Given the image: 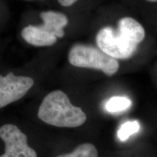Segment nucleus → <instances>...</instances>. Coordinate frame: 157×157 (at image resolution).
<instances>
[{
	"label": "nucleus",
	"instance_id": "obj_1",
	"mask_svg": "<svg viewBox=\"0 0 157 157\" xmlns=\"http://www.w3.org/2000/svg\"><path fill=\"white\" fill-rule=\"evenodd\" d=\"M146 32L140 23L129 17L121 18L117 28L105 26L96 36L98 48L115 59L126 60L136 52Z\"/></svg>",
	"mask_w": 157,
	"mask_h": 157
},
{
	"label": "nucleus",
	"instance_id": "obj_2",
	"mask_svg": "<svg viewBox=\"0 0 157 157\" xmlns=\"http://www.w3.org/2000/svg\"><path fill=\"white\" fill-rule=\"evenodd\" d=\"M38 117L48 124L68 128L82 126L87 120V115L81 108L74 106L61 90L45 96L39 108Z\"/></svg>",
	"mask_w": 157,
	"mask_h": 157
},
{
	"label": "nucleus",
	"instance_id": "obj_3",
	"mask_svg": "<svg viewBox=\"0 0 157 157\" xmlns=\"http://www.w3.org/2000/svg\"><path fill=\"white\" fill-rule=\"evenodd\" d=\"M68 61L76 67L101 71L109 76L114 75L119 68L117 59L105 53L100 48L83 44H76L71 48Z\"/></svg>",
	"mask_w": 157,
	"mask_h": 157
},
{
	"label": "nucleus",
	"instance_id": "obj_4",
	"mask_svg": "<svg viewBox=\"0 0 157 157\" xmlns=\"http://www.w3.org/2000/svg\"><path fill=\"white\" fill-rule=\"evenodd\" d=\"M0 137L5 143V153L0 157H37L28 144V137L17 126L7 124L0 127Z\"/></svg>",
	"mask_w": 157,
	"mask_h": 157
},
{
	"label": "nucleus",
	"instance_id": "obj_5",
	"mask_svg": "<svg viewBox=\"0 0 157 157\" xmlns=\"http://www.w3.org/2000/svg\"><path fill=\"white\" fill-rule=\"evenodd\" d=\"M34 84L29 76H15L12 72L0 75V109L22 98Z\"/></svg>",
	"mask_w": 157,
	"mask_h": 157
},
{
	"label": "nucleus",
	"instance_id": "obj_6",
	"mask_svg": "<svg viewBox=\"0 0 157 157\" xmlns=\"http://www.w3.org/2000/svg\"><path fill=\"white\" fill-rule=\"evenodd\" d=\"M21 35L25 42L36 47L51 46L57 42V37L45 31L42 25H29L23 29Z\"/></svg>",
	"mask_w": 157,
	"mask_h": 157
},
{
	"label": "nucleus",
	"instance_id": "obj_7",
	"mask_svg": "<svg viewBox=\"0 0 157 157\" xmlns=\"http://www.w3.org/2000/svg\"><path fill=\"white\" fill-rule=\"evenodd\" d=\"M40 17L44 22L42 27L45 31L54 35L57 38L64 36L63 28L68 23V17L66 15L58 12L48 11L41 13Z\"/></svg>",
	"mask_w": 157,
	"mask_h": 157
},
{
	"label": "nucleus",
	"instance_id": "obj_8",
	"mask_svg": "<svg viewBox=\"0 0 157 157\" xmlns=\"http://www.w3.org/2000/svg\"><path fill=\"white\" fill-rule=\"evenodd\" d=\"M132 105V101L125 97L116 96L110 98L105 103V109L110 113H120L128 109Z\"/></svg>",
	"mask_w": 157,
	"mask_h": 157
},
{
	"label": "nucleus",
	"instance_id": "obj_9",
	"mask_svg": "<svg viewBox=\"0 0 157 157\" xmlns=\"http://www.w3.org/2000/svg\"><path fill=\"white\" fill-rule=\"evenodd\" d=\"M57 157H98V151L93 144L86 143L76 147L71 153Z\"/></svg>",
	"mask_w": 157,
	"mask_h": 157
},
{
	"label": "nucleus",
	"instance_id": "obj_10",
	"mask_svg": "<svg viewBox=\"0 0 157 157\" xmlns=\"http://www.w3.org/2000/svg\"><path fill=\"white\" fill-rule=\"evenodd\" d=\"M140 130V124L137 121H129L123 124L117 132L118 137L121 141L126 140L131 135Z\"/></svg>",
	"mask_w": 157,
	"mask_h": 157
},
{
	"label": "nucleus",
	"instance_id": "obj_11",
	"mask_svg": "<svg viewBox=\"0 0 157 157\" xmlns=\"http://www.w3.org/2000/svg\"><path fill=\"white\" fill-rule=\"evenodd\" d=\"M58 1L63 7H69L76 3L78 0H58Z\"/></svg>",
	"mask_w": 157,
	"mask_h": 157
},
{
	"label": "nucleus",
	"instance_id": "obj_12",
	"mask_svg": "<svg viewBox=\"0 0 157 157\" xmlns=\"http://www.w3.org/2000/svg\"><path fill=\"white\" fill-rule=\"evenodd\" d=\"M148 2H156L157 0H146Z\"/></svg>",
	"mask_w": 157,
	"mask_h": 157
}]
</instances>
